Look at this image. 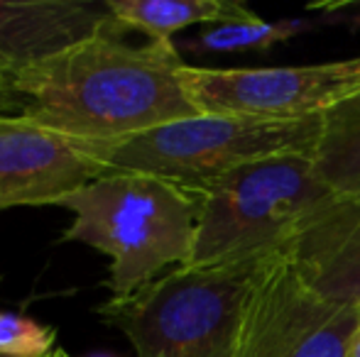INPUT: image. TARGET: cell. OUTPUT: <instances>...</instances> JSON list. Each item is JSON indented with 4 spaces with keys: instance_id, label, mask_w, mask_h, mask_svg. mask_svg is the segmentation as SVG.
I'll use <instances>...</instances> for the list:
<instances>
[{
    "instance_id": "d6986e66",
    "label": "cell",
    "mask_w": 360,
    "mask_h": 357,
    "mask_svg": "<svg viewBox=\"0 0 360 357\" xmlns=\"http://www.w3.org/2000/svg\"><path fill=\"white\" fill-rule=\"evenodd\" d=\"M0 357H3V355H0Z\"/></svg>"
},
{
    "instance_id": "e0dca14e",
    "label": "cell",
    "mask_w": 360,
    "mask_h": 357,
    "mask_svg": "<svg viewBox=\"0 0 360 357\" xmlns=\"http://www.w3.org/2000/svg\"><path fill=\"white\" fill-rule=\"evenodd\" d=\"M47 357H72V355H69V353H67V350H64V348H54L52 353H49Z\"/></svg>"
},
{
    "instance_id": "7a4b0ae2",
    "label": "cell",
    "mask_w": 360,
    "mask_h": 357,
    "mask_svg": "<svg viewBox=\"0 0 360 357\" xmlns=\"http://www.w3.org/2000/svg\"><path fill=\"white\" fill-rule=\"evenodd\" d=\"M74 220L64 233L110 257V299H128L194 255L201 198L157 177L105 172L62 201Z\"/></svg>"
},
{
    "instance_id": "9a60e30c",
    "label": "cell",
    "mask_w": 360,
    "mask_h": 357,
    "mask_svg": "<svg viewBox=\"0 0 360 357\" xmlns=\"http://www.w3.org/2000/svg\"><path fill=\"white\" fill-rule=\"evenodd\" d=\"M10 110L15 113V98L10 90V76L0 72V115H8Z\"/></svg>"
},
{
    "instance_id": "9c48e42d",
    "label": "cell",
    "mask_w": 360,
    "mask_h": 357,
    "mask_svg": "<svg viewBox=\"0 0 360 357\" xmlns=\"http://www.w3.org/2000/svg\"><path fill=\"white\" fill-rule=\"evenodd\" d=\"M108 0H0V72H15L118 27Z\"/></svg>"
},
{
    "instance_id": "52a82bcc",
    "label": "cell",
    "mask_w": 360,
    "mask_h": 357,
    "mask_svg": "<svg viewBox=\"0 0 360 357\" xmlns=\"http://www.w3.org/2000/svg\"><path fill=\"white\" fill-rule=\"evenodd\" d=\"M186 93L199 113L297 123L321 118L360 90V57L307 67L204 69L186 64Z\"/></svg>"
},
{
    "instance_id": "ac0fdd59",
    "label": "cell",
    "mask_w": 360,
    "mask_h": 357,
    "mask_svg": "<svg viewBox=\"0 0 360 357\" xmlns=\"http://www.w3.org/2000/svg\"><path fill=\"white\" fill-rule=\"evenodd\" d=\"M94 357H105V355H94Z\"/></svg>"
},
{
    "instance_id": "7c38bea8",
    "label": "cell",
    "mask_w": 360,
    "mask_h": 357,
    "mask_svg": "<svg viewBox=\"0 0 360 357\" xmlns=\"http://www.w3.org/2000/svg\"><path fill=\"white\" fill-rule=\"evenodd\" d=\"M311 164L338 198H360V90L321 115Z\"/></svg>"
},
{
    "instance_id": "ba28073f",
    "label": "cell",
    "mask_w": 360,
    "mask_h": 357,
    "mask_svg": "<svg viewBox=\"0 0 360 357\" xmlns=\"http://www.w3.org/2000/svg\"><path fill=\"white\" fill-rule=\"evenodd\" d=\"M105 169L72 140L18 113L0 115V210L59 206Z\"/></svg>"
},
{
    "instance_id": "8fae6325",
    "label": "cell",
    "mask_w": 360,
    "mask_h": 357,
    "mask_svg": "<svg viewBox=\"0 0 360 357\" xmlns=\"http://www.w3.org/2000/svg\"><path fill=\"white\" fill-rule=\"evenodd\" d=\"M108 5L130 32H143L152 42H172L176 32L194 25L214 27L257 18L238 0H108Z\"/></svg>"
},
{
    "instance_id": "5b68a950",
    "label": "cell",
    "mask_w": 360,
    "mask_h": 357,
    "mask_svg": "<svg viewBox=\"0 0 360 357\" xmlns=\"http://www.w3.org/2000/svg\"><path fill=\"white\" fill-rule=\"evenodd\" d=\"M257 262L179 267L98 314L138 357H236L243 309Z\"/></svg>"
},
{
    "instance_id": "4fadbf2b",
    "label": "cell",
    "mask_w": 360,
    "mask_h": 357,
    "mask_svg": "<svg viewBox=\"0 0 360 357\" xmlns=\"http://www.w3.org/2000/svg\"><path fill=\"white\" fill-rule=\"evenodd\" d=\"M323 20L314 18H287V20H262L252 18L245 22L214 25L204 27L199 34L184 42V49L196 54H238V52H262L275 44L289 42L297 34L314 32Z\"/></svg>"
},
{
    "instance_id": "3957f363",
    "label": "cell",
    "mask_w": 360,
    "mask_h": 357,
    "mask_svg": "<svg viewBox=\"0 0 360 357\" xmlns=\"http://www.w3.org/2000/svg\"><path fill=\"white\" fill-rule=\"evenodd\" d=\"M321 118L270 123L199 113L110 144H79L105 172L157 177L189 194H206L216 181L252 162L314 157Z\"/></svg>"
},
{
    "instance_id": "8992f818",
    "label": "cell",
    "mask_w": 360,
    "mask_h": 357,
    "mask_svg": "<svg viewBox=\"0 0 360 357\" xmlns=\"http://www.w3.org/2000/svg\"><path fill=\"white\" fill-rule=\"evenodd\" d=\"M358 321L360 309L321 299L277 252L252 271L236 357H343Z\"/></svg>"
},
{
    "instance_id": "277c9868",
    "label": "cell",
    "mask_w": 360,
    "mask_h": 357,
    "mask_svg": "<svg viewBox=\"0 0 360 357\" xmlns=\"http://www.w3.org/2000/svg\"><path fill=\"white\" fill-rule=\"evenodd\" d=\"M194 255L186 267H228L285 252L336 194L309 157L252 162L199 196Z\"/></svg>"
},
{
    "instance_id": "5bb4252c",
    "label": "cell",
    "mask_w": 360,
    "mask_h": 357,
    "mask_svg": "<svg viewBox=\"0 0 360 357\" xmlns=\"http://www.w3.org/2000/svg\"><path fill=\"white\" fill-rule=\"evenodd\" d=\"M57 333L27 316L0 311V355L3 357H47L57 348Z\"/></svg>"
},
{
    "instance_id": "30bf717a",
    "label": "cell",
    "mask_w": 360,
    "mask_h": 357,
    "mask_svg": "<svg viewBox=\"0 0 360 357\" xmlns=\"http://www.w3.org/2000/svg\"><path fill=\"white\" fill-rule=\"evenodd\" d=\"M285 255L321 299L360 309V198H333L289 243Z\"/></svg>"
},
{
    "instance_id": "2e32d148",
    "label": "cell",
    "mask_w": 360,
    "mask_h": 357,
    "mask_svg": "<svg viewBox=\"0 0 360 357\" xmlns=\"http://www.w3.org/2000/svg\"><path fill=\"white\" fill-rule=\"evenodd\" d=\"M343 357H360V321H358L356 330H353L351 340H348V348H346V355Z\"/></svg>"
},
{
    "instance_id": "6da1fadb",
    "label": "cell",
    "mask_w": 360,
    "mask_h": 357,
    "mask_svg": "<svg viewBox=\"0 0 360 357\" xmlns=\"http://www.w3.org/2000/svg\"><path fill=\"white\" fill-rule=\"evenodd\" d=\"M123 22L10 76L15 113L76 144H110L199 115L174 42H128Z\"/></svg>"
}]
</instances>
